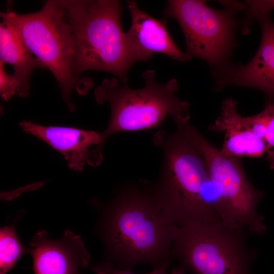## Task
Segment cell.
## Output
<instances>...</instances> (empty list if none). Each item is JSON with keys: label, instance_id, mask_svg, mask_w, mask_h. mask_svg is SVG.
I'll return each instance as SVG.
<instances>
[{"label": "cell", "instance_id": "obj_1", "mask_svg": "<svg viewBox=\"0 0 274 274\" xmlns=\"http://www.w3.org/2000/svg\"><path fill=\"white\" fill-rule=\"evenodd\" d=\"M98 211L96 232L104 248L105 262L127 271L148 263L168 265L179 227L166 217L145 180L119 187L110 200L94 201Z\"/></svg>", "mask_w": 274, "mask_h": 274}, {"label": "cell", "instance_id": "obj_2", "mask_svg": "<svg viewBox=\"0 0 274 274\" xmlns=\"http://www.w3.org/2000/svg\"><path fill=\"white\" fill-rule=\"evenodd\" d=\"M170 134L158 131L154 144L163 160L154 192L167 218L181 227L195 221L220 222L208 198L211 184L206 161L195 142L193 125L177 124Z\"/></svg>", "mask_w": 274, "mask_h": 274}, {"label": "cell", "instance_id": "obj_3", "mask_svg": "<svg viewBox=\"0 0 274 274\" xmlns=\"http://www.w3.org/2000/svg\"><path fill=\"white\" fill-rule=\"evenodd\" d=\"M73 33L75 71L106 72L128 84L137 62L121 23L123 6L117 0H59Z\"/></svg>", "mask_w": 274, "mask_h": 274}, {"label": "cell", "instance_id": "obj_4", "mask_svg": "<svg viewBox=\"0 0 274 274\" xmlns=\"http://www.w3.org/2000/svg\"><path fill=\"white\" fill-rule=\"evenodd\" d=\"M151 70L142 74L145 86L130 88L114 78L105 79L94 91L97 102H107L111 116L107 128L100 133L101 143L87 155V162L92 166L102 161L104 144L111 135L119 132L136 131L159 126L166 116H171L177 124L188 123L189 104L179 99L176 93L178 84L172 79L160 83Z\"/></svg>", "mask_w": 274, "mask_h": 274}, {"label": "cell", "instance_id": "obj_5", "mask_svg": "<svg viewBox=\"0 0 274 274\" xmlns=\"http://www.w3.org/2000/svg\"><path fill=\"white\" fill-rule=\"evenodd\" d=\"M1 15L9 20L32 53L53 74L68 109L75 111L71 93L75 90L85 95L93 83L89 78H81L75 71L74 38L59 1H47L35 13L20 14L8 11Z\"/></svg>", "mask_w": 274, "mask_h": 274}, {"label": "cell", "instance_id": "obj_6", "mask_svg": "<svg viewBox=\"0 0 274 274\" xmlns=\"http://www.w3.org/2000/svg\"><path fill=\"white\" fill-rule=\"evenodd\" d=\"M245 231L220 222L195 221L179 227L172 257L194 274H251L256 251Z\"/></svg>", "mask_w": 274, "mask_h": 274}, {"label": "cell", "instance_id": "obj_7", "mask_svg": "<svg viewBox=\"0 0 274 274\" xmlns=\"http://www.w3.org/2000/svg\"><path fill=\"white\" fill-rule=\"evenodd\" d=\"M192 132L215 189L212 203L220 222L232 229L263 234L266 228L257 210L263 191L251 183L239 158L223 154L194 126Z\"/></svg>", "mask_w": 274, "mask_h": 274}, {"label": "cell", "instance_id": "obj_8", "mask_svg": "<svg viewBox=\"0 0 274 274\" xmlns=\"http://www.w3.org/2000/svg\"><path fill=\"white\" fill-rule=\"evenodd\" d=\"M236 9H214L203 1L170 0L163 11L172 17L184 33L187 53L205 60L216 68L226 62L233 46Z\"/></svg>", "mask_w": 274, "mask_h": 274}, {"label": "cell", "instance_id": "obj_9", "mask_svg": "<svg viewBox=\"0 0 274 274\" xmlns=\"http://www.w3.org/2000/svg\"><path fill=\"white\" fill-rule=\"evenodd\" d=\"M256 19L262 29L257 52L247 64L225 63L217 68L216 90L229 85L248 87L262 91L268 98H274V22L269 14L260 15Z\"/></svg>", "mask_w": 274, "mask_h": 274}, {"label": "cell", "instance_id": "obj_10", "mask_svg": "<svg viewBox=\"0 0 274 274\" xmlns=\"http://www.w3.org/2000/svg\"><path fill=\"white\" fill-rule=\"evenodd\" d=\"M35 274H83L90 261L81 237L66 230L52 239L44 230L38 231L29 243Z\"/></svg>", "mask_w": 274, "mask_h": 274}, {"label": "cell", "instance_id": "obj_11", "mask_svg": "<svg viewBox=\"0 0 274 274\" xmlns=\"http://www.w3.org/2000/svg\"><path fill=\"white\" fill-rule=\"evenodd\" d=\"M127 6L131 25L126 36L136 62L148 60L155 52L180 61L191 58L174 41L166 28V19L158 20L152 17L141 10L133 1H127Z\"/></svg>", "mask_w": 274, "mask_h": 274}, {"label": "cell", "instance_id": "obj_12", "mask_svg": "<svg viewBox=\"0 0 274 274\" xmlns=\"http://www.w3.org/2000/svg\"><path fill=\"white\" fill-rule=\"evenodd\" d=\"M23 131L43 141L60 153L68 166L76 171L83 169L88 148L101 143L100 133L92 130L57 126H43L31 121L19 123Z\"/></svg>", "mask_w": 274, "mask_h": 274}, {"label": "cell", "instance_id": "obj_13", "mask_svg": "<svg viewBox=\"0 0 274 274\" xmlns=\"http://www.w3.org/2000/svg\"><path fill=\"white\" fill-rule=\"evenodd\" d=\"M209 129L213 132H224L220 150L226 156L261 158L265 154L263 142L238 113L236 102L231 98L223 101L220 115Z\"/></svg>", "mask_w": 274, "mask_h": 274}, {"label": "cell", "instance_id": "obj_14", "mask_svg": "<svg viewBox=\"0 0 274 274\" xmlns=\"http://www.w3.org/2000/svg\"><path fill=\"white\" fill-rule=\"evenodd\" d=\"M0 61L12 65L13 75L17 83V94L21 97L29 95L31 75L36 68L44 67L33 56L16 28L5 17L1 15Z\"/></svg>", "mask_w": 274, "mask_h": 274}, {"label": "cell", "instance_id": "obj_15", "mask_svg": "<svg viewBox=\"0 0 274 274\" xmlns=\"http://www.w3.org/2000/svg\"><path fill=\"white\" fill-rule=\"evenodd\" d=\"M244 118L263 142L269 167L274 169V98H268L261 112Z\"/></svg>", "mask_w": 274, "mask_h": 274}, {"label": "cell", "instance_id": "obj_16", "mask_svg": "<svg viewBox=\"0 0 274 274\" xmlns=\"http://www.w3.org/2000/svg\"><path fill=\"white\" fill-rule=\"evenodd\" d=\"M27 253L15 231V223L0 229V274L12 269L22 255Z\"/></svg>", "mask_w": 274, "mask_h": 274}, {"label": "cell", "instance_id": "obj_17", "mask_svg": "<svg viewBox=\"0 0 274 274\" xmlns=\"http://www.w3.org/2000/svg\"><path fill=\"white\" fill-rule=\"evenodd\" d=\"M246 9V24L255 19L257 16L269 14L274 10V1H248L244 5Z\"/></svg>", "mask_w": 274, "mask_h": 274}, {"label": "cell", "instance_id": "obj_18", "mask_svg": "<svg viewBox=\"0 0 274 274\" xmlns=\"http://www.w3.org/2000/svg\"><path fill=\"white\" fill-rule=\"evenodd\" d=\"M4 64L0 61V93L2 98L7 101L17 94V83L13 75L5 71Z\"/></svg>", "mask_w": 274, "mask_h": 274}, {"label": "cell", "instance_id": "obj_19", "mask_svg": "<svg viewBox=\"0 0 274 274\" xmlns=\"http://www.w3.org/2000/svg\"><path fill=\"white\" fill-rule=\"evenodd\" d=\"M167 266L168 265L164 264L154 269L151 272L144 274H168L166 272ZM92 270L95 274H135L131 273L130 271L121 269L105 262L93 266Z\"/></svg>", "mask_w": 274, "mask_h": 274}, {"label": "cell", "instance_id": "obj_20", "mask_svg": "<svg viewBox=\"0 0 274 274\" xmlns=\"http://www.w3.org/2000/svg\"><path fill=\"white\" fill-rule=\"evenodd\" d=\"M171 274H185V271L179 267L173 269Z\"/></svg>", "mask_w": 274, "mask_h": 274}]
</instances>
